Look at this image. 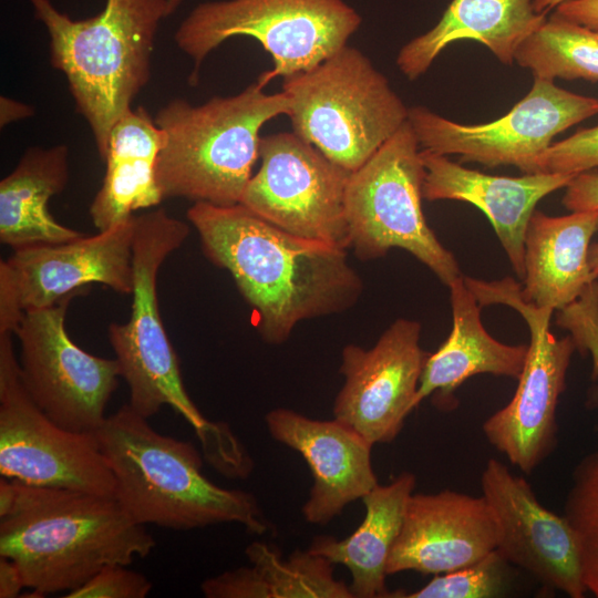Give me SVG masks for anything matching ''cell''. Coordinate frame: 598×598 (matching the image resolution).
<instances>
[{
  "label": "cell",
  "instance_id": "obj_39",
  "mask_svg": "<svg viewBox=\"0 0 598 598\" xmlns=\"http://www.w3.org/2000/svg\"><path fill=\"white\" fill-rule=\"evenodd\" d=\"M588 261L592 277L598 281V241L590 245Z\"/></svg>",
  "mask_w": 598,
  "mask_h": 598
},
{
  "label": "cell",
  "instance_id": "obj_33",
  "mask_svg": "<svg viewBox=\"0 0 598 598\" xmlns=\"http://www.w3.org/2000/svg\"><path fill=\"white\" fill-rule=\"evenodd\" d=\"M153 585L144 575L124 565H110L96 573L81 587L64 595L66 598H144Z\"/></svg>",
  "mask_w": 598,
  "mask_h": 598
},
{
  "label": "cell",
  "instance_id": "obj_4",
  "mask_svg": "<svg viewBox=\"0 0 598 598\" xmlns=\"http://www.w3.org/2000/svg\"><path fill=\"white\" fill-rule=\"evenodd\" d=\"M188 234V225L165 209L135 216L131 315L125 323H110L107 336L128 386L127 404L145 419L169 405L195 431L205 460L220 471L240 458L244 446L228 424L207 420L192 401L158 307V270Z\"/></svg>",
  "mask_w": 598,
  "mask_h": 598
},
{
  "label": "cell",
  "instance_id": "obj_30",
  "mask_svg": "<svg viewBox=\"0 0 598 598\" xmlns=\"http://www.w3.org/2000/svg\"><path fill=\"white\" fill-rule=\"evenodd\" d=\"M508 565L494 549L471 565L434 575L425 586L415 591H393L390 598L501 597L508 588Z\"/></svg>",
  "mask_w": 598,
  "mask_h": 598
},
{
  "label": "cell",
  "instance_id": "obj_5",
  "mask_svg": "<svg viewBox=\"0 0 598 598\" xmlns=\"http://www.w3.org/2000/svg\"><path fill=\"white\" fill-rule=\"evenodd\" d=\"M49 34L50 62L69 84L104 157L115 122L147 84L167 0H106L96 16L73 20L51 0H28Z\"/></svg>",
  "mask_w": 598,
  "mask_h": 598
},
{
  "label": "cell",
  "instance_id": "obj_31",
  "mask_svg": "<svg viewBox=\"0 0 598 598\" xmlns=\"http://www.w3.org/2000/svg\"><path fill=\"white\" fill-rule=\"evenodd\" d=\"M556 323L569 332L576 350L589 354L598 379V281H591L571 303L558 310Z\"/></svg>",
  "mask_w": 598,
  "mask_h": 598
},
{
  "label": "cell",
  "instance_id": "obj_34",
  "mask_svg": "<svg viewBox=\"0 0 598 598\" xmlns=\"http://www.w3.org/2000/svg\"><path fill=\"white\" fill-rule=\"evenodd\" d=\"M563 205L570 212L598 210V171L579 173L565 187Z\"/></svg>",
  "mask_w": 598,
  "mask_h": 598
},
{
  "label": "cell",
  "instance_id": "obj_40",
  "mask_svg": "<svg viewBox=\"0 0 598 598\" xmlns=\"http://www.w3.org/2000/svg\"><path fill=\"white\" fill-rule=\"evenodd\" d=\"M186 0H167L168 14H173Z\"/></svg>",
  "mask_w": 598,
  "mask_h": 598
},
{
  "label": "cell",
  "instance_id": "obj_21",
  "mask_svg": "<svg viewBox=\"0 0 598 598\" xmlns=\"http://www.w3.org/2000/svg\"><path fill=\"white\" fill-rule=\"evenodd\" d=\"M453 327L440 348L430 353L414 400L416 408L436 393L441 409H452L454 391L473 375L489 373L518 379L528 344L511 346L493 338L483 327L476 297L460 276L448 286Z\"/></svg>",
  "mask_w": 598,
  "mask_h": 598
},
{
  "label": "cell",
  "instance_id": "obj_3",
  "mask_svg": "<svg viewBox=\"0 0 598 598\" xmlns=\"http://www.w3.org/2000/svg\"><path fill=\"white\" fill-rule=\"evenodd\" d=\"M95 435L115 498L136 523L177 530L236 523L254 535L267 532L252 494L210 482L193 444L157 432L128 404L106 416Z\"/></svg>",
  "mask_w": 598,
  "mask_h": 598
},
{
  "label": "cell",
  "instance_id": "obj_6",
  "mask_svg": "<svg viewBox=\"0 0 598 598\" xmlns=\"http://www.w3.org/2000/svg\"><path fill=\"white\" fill-rule=\"evenodd\" d=\"M258 80L230 96H214L200 105L175 99L154 121L165 134L156 163L163 199L234 206L252 176L259 157L260 130L287 115L286 93L267 94Z\"/></svg>",
  "mask_w": 598,
  "mask_h": 598
},
{
  "label": "cell",
  "instance_id": "obj_14",
  "mask_svg": "<svg viewBox=\"0 0 598 598\" xmlns=\"http://www.w3.org/2000/svg\"><path fill=\"white\" fill-rule=\"evenodd\" d=\"M70 295L56 303L27 311L16 330L22 383L35 404L58 425L95 433L121 377L116 359L93 355L69 336Z\"/></svg>",
  "mask_w": 598,
  "mask_h": 598
},
{
  "label": "cell",
  "instance_id": "obj_19",
  "mask_svg": "<svg viewBox=\"0 0 598 598\" xmlns=\"http://www.w3.org/2000/svg\"><path fill=\"white\" fill-rule=\"evenodd\" d=\"M265 422L274 440L298 452L309 465L313 484L302 506L308 523L327 525L379 484L371 460L373 445L339 420H313L277 408L266 414Z\"/></svg>",
  "mask_w": 598,
  "mask_h": 598
},
{
  "label": "cell",
  "instance_id": "obj_8",
  "mask_svg": "<svg viewBox=\"0 0 598 598\" xmlns=\"http://www.w3.org/2000/svg\"><path fill=\"white\" fill-rule=\"evenodd\" d=\"M362 23L344 0H220L195 7L175 33L177 47L199 70L206 56L234 37H250L270 54L267 85L319 65L348 44Z\"/></svg>",
  "mask_w": 598,
  "mask_h": 598
},
{
  "label": "cell",
  "instance_id": "obj_28",
  "mask_svg": "<svg viewBox=\"0 0 598 598\" xmlns=\"http://www.w3.org/2000/svg\"><path fill=\"white\" fill-rule=\"evenodd\" d=\"M515 61L534 78L598 81V30L554 13L517 49Z\"/></svg>",
  "mask_w": 598,
  "mask_h": 598
},
{
  "label": "cell",
  "instance_id": "obj_38",
  "mask_svg": "<svg viewBox=\"0 0 598 598\" xmlns=\"http://www.w3.org/2000/svg\"><path fill=\"white\" fill-rule=\"evenodd\" d=\"M564 1L566 0H533V6L536 12L546 14L548 11L556 9Z\"/></svg>",
  "mask_w": 598,
  "mask_h": 598
},
{
  "label": "cell",
  "instance_id": "obj_20",
  "mask_svg": "<svg viewBox=\"0 0 598 598\" xmlns=\"http://www.w3.org/2000/svg\"><path fill=\"white\" fill-rule=\"evenodd\" d=\"M425 168L423 198L466 202L491 221L519 279L525 276V234L537 203L566 187L573 174L534 173L519 177L488 175L466 168L445 155L421 148Z\"/></svg>",
  "mask_w": 598,
  "mask_h": 598
},
{
  "label": "cell",
  "instance_id": "obj_12",
  "mask_svg": "<svg viewBox=\"0 0 598 598\" xmlns=\"http://www.w3.org/2000/svg\"><path fill=\"white\" fill-rule=\"evenodd\" d=\"M597 114L598 99L534 78L527 95L493 122L465 125L421 105L409 109V122L422 150L534 174L539 173L538 158L557 134Z\"/></svg>",
  "mask_w": 598,
  "mask_h": 598
},
{
  "label": "cell",
  "instance_id": "obj_18",
  "mask_svg": "<svg viewBox=\"0 0 598 598\" xmlns=\"http://www.w3.org/2000/svg\"><path fill=\"white\" fill-rule=\"evenodd\" d=\"M496 544V520L483 495L451 489L413 493L388 559L386 574L447 573L480 560Z\"/></svg>",
  "mask_w": 598,
  "mask_h": 598
},
{
  "label": "cell",
  "instance_id": "obj_22",
  "mask_svg": "<svg viewBox=\"0 0 598 598\" xmlns=\"http://www.w3.org/2000/svg\"><path fill=\"white\" fill-rule=\"evenodd\" d=\"M598 231V210L553 217L534 210L525 234L520 297L539 308L560 310L594 281L588 254Z\"/></svg>",
  "mask_w": 598,
  "mask_h": 598
},
{
  "label": "cell",
  "instance_id": "obj_27",
  "mask_svg": "<svg viewBox=\"0 0 598 598\" xmlns=\"http://www.w3.org/2000/svg\"><path fill=\"white\" fill-rule=\"evenodd\" d=\"M250 566L207 578L200 590L207 598H353L349 585L336 579L333 564L296 549L287 559L262 542L245 549Z\"/></svg>",
  "mask_w": 598,
  "mask_h": 598
},
{
  "label": "cell",
  "instance_id": "obj_16",
  "mask_svg": "<svg viewBox=\"0 0 598 598\" xmlns=\"http://www.w3.org/2000/svg\"><path fill=\"white\" fill-rule=\"evenodd\" d=\"M421 324L400 318L370 349L347 344L341 352L344 383L333 402L334 419L372 445L391 443L401 432L430 355L420 346Z\"/></svg>",
  "mask_w": 598,
  "mask_h": 598
},
{
  "label": "cell",
  "instance_id": "obj_32",
  "mask_svg": "<svg viewBox=\"0 0 598 598\" xmlns=\"http://www.w3.org/2000/svg\"><path fill=\"white\" fill-rule=\"evenodd\" d=\"M598 168V125L579 130L538 158V172L577 175Z\"/></svg>",
  "mask_w": 598,
  "mask_h": 598
},
{
  "label": "cell",
  "instance_id": "obj_25",
  "mask_svg": "<svg viewBox=\"0 0 598 598\" xmlns=\"http://www.w3.org/2000/svg\"><path fill=\"white\" fill-rule=\"evenodd\" d=\"M415 485V475L408 471L386 485L378 484L362 498L364 518L349 537L322 535L311 542L310 553L349 570L353 598H390L386 564Z\"/></svg>",
  "mask_w": 598,
  "mask_h": 598
},
{
  "label": "cell",
  "instance_id": "obj_36",
  "mask_svg": "<svg viewBox=\"0 0 598 598\" xmlns=\"http://www.w3.org/2000/svg\"><path fill=\"white\" fill-rule=\"evenodd\" d=\"M25 588L22 574L17 564L0 556V598H16Z\"/></svg>",
  "mask_w": 598,
  "mask_h": 598
},
{
  "label": "cell",
  "instance_id": "obj_15",
  "mask_svg": "<svg viewBox=\"0 0 598 598\" xmlns=\"http://www.w3.org/2000/svg\"><path fill=\"white\" fill-rule=\"evenodd\" d=\"M135 216L93 236L18 249L0 262V332L14 334L27 311L50 307L89 283L134 288Z\"/></svg>",
  "mask_w": 598,
  "mask_h": 598
},
{
  "label": "cell",
  "instance_id": "obj_37",
  "mask_svg": "<svg viewBox=\"0 0 598 598\" xmlns=\"http://www.w3.org/2000/svg\"><path fill=\"white\" fill-rule=\"evenodd\" d=\"M0 111L1 126L27 118L33 113L29 105L4 96H1Z\"/></svg>",
  "mask_w": 598,
  "mask_h": 598
},
{
  "label": "cell",
  "instance_id": "obj_9",
  "mask_svg": "<svg viewBox=\"0 0 598 598\" xmlns=\"http://www.w3.org/2000/svg\"><path fill=\"white\" fill-rule=\"evenodd\" d=\"M424 176L420 143L408 120L349 176L344 205L350 247L362 260L404 249L448 286L462 275L426 223Z\"/></svg>",
  "mask_w": 598,
  "mask_h": 598
},
{
  "label": "cell",
  "instance_id": "obj_29",
  "mask_svg": "<svg viewBox=\"0 0 598 598\" xmlns=\"http://www.w3.org/2000/svg\"><path fill=\"white\" fill-rule=\"evenodd\" d=\"M563 515L577 536L584 582L598 598V451L574 467Z\"/></svg>",
  "mask_w": 598,
  "mask_h": 598
},
{
  "label": "cell",
  "instance_id": "obj_24",
  "mask_svg": "<svg viewBox=\"0 0 598 598\" xmlns=\"http://www.w3.org/2000/svg\"><path fill=\"white\" fill-rule=\"evenodd\" d=\"M164 142V132L142 106L131 107L115 122L102 158L105 175L90 206L92 223L99 231L163 200L156 163Z\"/></svg>",
  "mask_w": 598,
  "mask_h": 598
},
{
  "label": "cell",
  "instance_id": "obj_26",
  "mask_svg": "<svg viewBox=\"0 0 598 598\" xmlns=\"http://www.w3.org/2000/svg\"><path fill=\"white\" fill-rule=\"evenodd\" d=\"M66 145L30 147L14 169L0 182V241L18 249L41 244H61L83 236L60 224L50 214V199L69 182Z\"/></svg>",
  "mask_w": 598,
  "mask_h": 598
},
{
  "label": "cell",
  "instance_id": "obj_10",
  "mask_svg": "<svg viewBox=\"0 0 598 598\" xmlns=\"http://www.w3.org/2000/svg\"><path fill=\"white\" fill-rule=\"evenodd\" d=\"M483 307L503 303L515 309L528 326L530 342L512 400L483 423L488 443L523 473L530 474L557 445L556 411L566 389V375L576 348L570 336L557 339L550 331L553 310L520 297L512 278L484 281L464 277Z\"/></svg>",
  "mask_w": 598,
  "mask_h": 598
},
{
  "label": "cell",
  "instance_id": "obj_23",
  "mask_svg": "<svg viewBox=\"0 0 598 598\" xmlns=\"http://www.w3.org/2000/svg\"><path fill=\"white\" fill-rule=\"evenodd\" d=\"M533 0H452L439 22L402 47L399 70L409 80L424 74L451 43L474 40L504 64H512L520 44L545 21Z\"/></svg>",
  "mask_w": 598,
  "mask_h": 598
},
{
  "label": "cell",
  "instance_id": "obj_1",
  "mask_svg": "<svg viewBox=\"0 0 598 598\" xmlns=\"http://www.w3.org/2000/svg\"><path fill=\"white\" fill-rule=\"evenodd\" d=\"M187 218L205 256L231 275L269 344L283 343L297 323L343 312L361 297L362 280L346 249L287 233L240 204L194 203Z\"/></svg>",
  "mask_w": 598,
  "mask_h": 598
},
{
  "label": "cell",
  "instance_id": "obj_13",
  "mask_svg": "<svg viewBox=\"0 0 598 598\" xmlns=\"http://www.w3.org/2000/svg\"><path fill=\"white\" fill-rule=\"evenodd\" d=\"M259 157L239 204L287 233L349 248L344 204L351 172L295 132L262 136Z\"/></svg>",
  "mask_w": 598,
  "mask_h": 598
},
{
  "label": "cell",
  "instance_id": "obj_2",
  "mask_svg": "<svg viewBox=\"0 0 598 598\" xmlns=\"http://www.w3.org/2000/svg\"><path fill=\"white\" fill-rule=\"evenodd\" d=\"M155 545L115 497L1 476L0 556L42 597L74 590L106 566H128Z\"/></svg>",
  "mask_w": 598,
  "mask_h": 598
},
{
  "label": "cell",
  "instance_id": "obj_11",
  "mask_svg": "<svg viewBox=\"0 0 598 598\" xmlns=\"http://www.w3.org/2000/svg\"><path fill=\"white\" fill-rule=\"evenodd\" d=\"M11 332H0V474L29 485L115 497L116 483L95 433L69 431L31 399Z\"/></svg>",
  "mask_w": 598,
  "mask_h": 598
},
{
  "label": "cell",
  "instance_id": "obj_17",
  "mask_svg": "<svg viewBox=\"0 0 598 598\" xmlns=\"http://www.w3.org/2000/svg\"><path fill=\"white\" fill-rule=\"evenodd\" d=\"M481 488L496 520L501 556L546 587L585 597L579 545L565 516L547 509L524 477L495 458L482 472Z\"/></svg>",
  "mask_w": 598,
  "mask_h": 598
},
{
  "label": "cell",
  "instance_id": "obj_35",
  "mask_svg": "<svg viewBox=\"0 0 598 598\" xmlns=\"http://www.w3.org/2000/svg\"><path fill=\"white\" fill-rule=\"evenodd\" d=\"M556 14L571 22L598 30V0H566Z\"/></svg>",
  "mask_w": 598,
  "mask_h": 598
},
{
  "label": "cell",
  "instance_id": "obj_7",
  "mask_svg": "<svg viewBox=\"0 0 598 598\" xmlns=\"http://www.w3.org/2000/svg\"><path fill=\"white\" fill-rule=\"evenodd\" d=\"M282 92L292 132L351 173L409 120L384 74L348 44L313 69L283 78Z\"/></svg>",
  "mask_w": 598,
  "mask_h": 598
}]
</instances>
